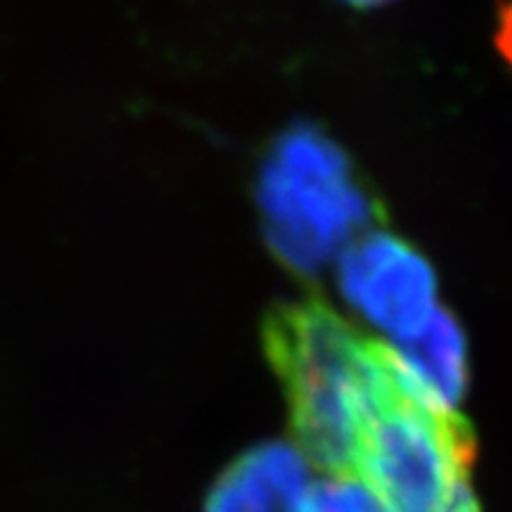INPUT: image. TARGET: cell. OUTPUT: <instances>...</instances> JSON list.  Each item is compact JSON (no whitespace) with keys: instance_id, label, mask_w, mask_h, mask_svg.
Listing matches in <instances>:
<instances>
[{"instance_id":"obj_1","label":"cell","mask_w":512,"mask_h":512,"mask_svg":"<svg viewBox=\"0 0 512 512\" xmlns=\"http://www.w3.org/2000/svg\"><path fill=\"white\" fill-rule=\"evenodd\" d=\"M264 347L302 451L330 475H356L358 441L382 377V342L309 294L268 311Z\"/></svg>"},{"instance_id":"obj_2","label":"cell","mask_w":512,"mask_h":512,"mask_svg":"<svg viewBox=\"0 0 512 512\" xmlns=\"http://www.w3.org/2000/svg\"><path fill=\"white\" fill-rule=\"evenodd\" d=\"M256 200L273 254L302 275L328 264L382 214L347 152L309 124L285 131L268 150Z\"/></svg>"},{"instance_id":"obj_3","label":"cell","mask_w":512,"mask_h":512,"mask_svg":"<svg viewBox=\"0 0 512 512\" xmlns=\"http://www.w3.org/2000/svg\"><path fill=\"white\" fill-rule=\"evenodd\" d=\"M472 427L413 399L382 342V377L358 441L356 472L387 512H453L470 491Z\"/></svg>"},{"instance_id":"obj_4","label":"cell","mask_w":512,"mask_h":512,"mask_svg":"<svg viewBox=\"0 0 512 512\" xmlns=\"http://www.w3.org/2000/svg\"><path fill=\"white\" fill-rule=\"evenodd\" d=\"M339 287L368 323L408 339L437 313V275L430 261L387 230H368L344 249Z\"/></svg>"},{"instance_id":"obj_5","label":"cell","mask_w":512,"mask_h":512,"mask_svg":"<svg viewBox=\"0 0 512 512\" xmlns=\"http://www.w3.org/2000/svg\"><path fill=\"white\" fill-rule=\"evenodd\" d=\"M396 380L413 399L441 413H456L467 387V347L458 320L437 309L418 335L387 344Z\"/></svg>"},{"instance_id":"obj_6","label":"cell","mask_w":512,"mask_h":512,"mask_svg":"<svg viewBox=\"0 0 512 512\" xmlns=\"http://www.w3.org/2000/svg\"><path fill=\"white\" fill-rule=\"evenodd\" d=\"M306 465L287 444H261L228 467L211 489L207 512H297Z\"/></svg>"},{"instance_id":"obj_7","label":"cell","mask_w":512,"mask_h":512,"mask_svg":"<svg viewBox=\"0 0 512 512\" xmlns=\"http://www.w3.org/2000/svg\"><path fill=\"white\" fill-rule=\"evenodd\" d=\"M297 512H387L354 475H332L306 491Z\"/></svg>"},{"instance_id":"obj_8","label":"cell","mask_w":512,"mask_h":512,"mask_svg":"<svg viewBox=\"0 0 512 512\" xmlns=\"http://www.w3.org/2000/svg\"><path fill=\"white\" fill-rule=\"evenodd\" d=\"M496 48L503 60L512 67V0L498 8V27H496Z\"/></svg>"},{"instance_id":"obj_9","label":"cell","mask_w":512,"mask_h":512,"mask_svg":"<svg viewBox=\"0 0 512 512\" xmlns=\"http://www.w3.org/2000/svg\"><path fill=\"white\" fill-rule=\"evenodd\" d=\"M453 512H479L477 510V501H475V496H472V491H467V494L460 498L458 505H456V510H453Z\"/></svg>"},{"instance_id":"obj_10","label":"cell","mask_w":512,"mask_h":512,"mask_svg":"<svg viewBox=\"0 0 512 512\" xmlns=\"http://www.w3.org/2000/svg\"><path fill=\"white\" fill-rule=\"evenodd\" d=\"M342 3L354 5V8H361V10H368V8H380V5L392 3V0H342Z\"/></svg>"}]
</instances>
